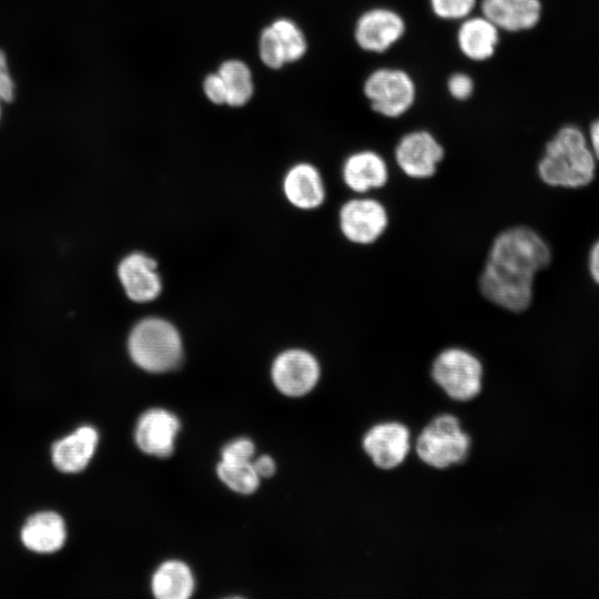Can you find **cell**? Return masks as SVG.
I'll return each mask as SVG.
<instances>
[{"instance_id": "cell-20", "label": "cell", "mask_w": 599, "mask_h": 599, "mask_svg": "<svg viewBox=\"0 0 599 599\" xmlns=\"http://www.w3.org/2000/svg\"><path fill=\"white\" fill-rule=\"evenodd\" d=\"M195 588L193 573L180 560L163 562L153 573L151 589L159 599H186Z\"/></svg>"}, {"instance_id": "cell-14", "label": "cell", "mask_w": 599, "mask_h": 599, "mask_svg": "<svg viewBox=\"0 0 599 599\" xmlns=\"http://www.w3.org/2000/svg\"><path fill=\"white\" fill-rule=\"evenodd\" d=\"M99 444L98 430L83 425L55 440L51 447L53 466L64 474L82 471L93 458Z\"/></svg>"}, {"instance_id": "cell-18", "label": "cell", "mask_w": 599, "mask_h": 599, "mask_svg": "<svg viewBox=\"0 0 599 599\" xmlns=\"http://www.w3.org/2000/svg\"><path fill=\"white\" fill-rule=\"evenodd\" d=\"M500 30L485 16H469L460 21L457 30V45L469 60L490 59L498 47Z\"/></svg>"}, {"instance_id": "cell-2", "label": "cell", "mask_w": 599, "mask_h": 599, "mask_svg": "<svg viewBox=\"0 0 599 599\" xmlns=\"http://www.w3.org/2000/svg\"><path fill=\"white\" fill-rule=\"evenodd\" d=\"M540 180L555 187H582L595 177L596 163L581 130L561 128L546 144L537 166Z\"/></svg>"}, {"instance_id": "cell-10", "label": "cell", "mask_w": 599, "mask_h": 599, "mask_svg": "<svg viewBox=\"0 0 599 599\" xmlns=\"http://www.w3.org/2000/svg\"><path fill=\"white\" fill-rule=\"evenodd\" d=\"M271 375L275 387L282 394L302 397L318 384L321 365L311 352L292 348L284 351L274 359Z\"/></svg>"}, {"instance_id": "cell-26", "label": "cell", "mask_w": 599, "mask_h": 599, "mask_svg": "<svg viewBox=\"0 0 599 599\" xmlns=\"http://www.w3.org/2000/svg\"><path fill=\"white\" fill-rule=\"evenodd\" d=\"M255 447L248 438H236L224 446L222 460L227 463L252 461Z\"/></svg>"}, {"instance_id": "cell-22", "label": "cell", "mask_w": 599, "mask_h": 599, "mask_svg": "<svg viewBox=\"0 0 599 599\" xmlns=\"http://www.w3.org/2000/svg\"><path fill=\"white\" fill-rule=\"evenodd\" d=\"M216 473L230 489L238 494H252L260 485V476L255 471L252 461L227 463L221 460L216 467Z\"/></svg>"}, {"instance_id": "cell-11", "label": "cell", "mask_w": 599, "mask_h": 599, "mask_svg": "<svg viewBox=\"0 0 599 599\" xmlns=\"http://www.w3.org/2000/svg\"><path fill=\"white\" fill-rule=\"evenodd\" d=\"M405 31V20L398 12L377 7L364 11L357 18L354 38L362 50L383 53L398 42Z\"/></svg>"}, {"instance_id": "cell-5", "label": "cell", "mask_w": 599, "mask_h": 599, "mask_svg": "<svg viewBox=\"0 0 599 599\" xmlns=\"http://www.w3.org/2000/svg\"><path fill=\"white\" fill-rule=\"evenodd\" d=\"M429 376L449 399L468 403L483 392L485 367L481 359L470 349L447 346L433 358Z\"/></svg>"}, {"instance_id": "cell-13", "label": "cell", "mask_w": 599, "mask_h": 599, "mask_svg": "<svg viewBox=\"0 0 599 599\" xmlns=\"http://www.w3.org/2000/svg\"><path fill=\"white\" fill-rule=\"evenodd\" d=\"M179 429L180 422L175 415L162 408H152L138 420L135 443L145 454L167 457L174 450Z\"/></svg>"}, {"instance_id": "cell-12", "label": "cell", "mask_w": 599, "mask_h": 599, "mask_svg": "<svg viewBox=\"0 0 599 599\" xmlns=\"http://www.w3.org/2000/svg\"><path fill=\"white\" fill-rule=\"evenodd\" d=\"M345 186L357 195L384 189L389 182V167L382 154L364 149L351 153L342 164Z\"/></svg>"}, {"instance_id": "cell-28", "label": "cell", "mask_w": 599, "mask_h": 599, "mask_svg": "<svg viewBox=\"0 0 599 599\" xmlns=\"http://www.w3.org/2000/svg\"><path fill=\"white\" fill-rule=\"evenodd\" d=\"M204 91L207 98L217 104L225 103V89L219 73L210 74L204 81Z\"/></svg>"}, {"instance_id": "cell-3", "label": "cell", "mask_w": 599, "mask_h": 599, "mask_svg": "<svg viewBox=\"0 0 599 599\" xmlns=\"http://www.w3.org/2000/svg\"><path fill=\"white\" fill-rule=\"evenodd\" d=\"M414 445L415 454L424 465L444 470L469 457L471 437L456 415L440 413L420 428Z\"/></svg>"}, {"instance_id": "cell-19", "label": "cell", "mask_w": 599, "mask_h": 599, "mask_svg": "<svg viewBox=\"0 0 599 599\" xmlns=\"http://www.w3.org/2000/svg\"><path fill=\"white\" fill-rule=\"evenodd\" d=\"M284 193L295 207L302 210L318 209L326 199L322 175L309 163H298L286 173Z\"/></svg>"}, {"instance_id": "cell-32", "label": "cell", "mask_w": 599, "mask_h": 599, "mask_svg": "<svg viewBox=\"0 0 599 599\" xmlns=\"http://www.w3.org/2000/svg\"><path fill=\"white\" fill-rule=\"evenodd\" d=\"M590 140L595 155L599 160V120L595 121L590 126Z\"/></svg>"}, {"instance_id": "cell-21", "label": "cell", "mask_w": 599, "mask_h": 599, "mask_svg": "<svg viewBox=\"0 0 599 599\" xmlns=\"http://www.w3.org/2000/svg\"><path fill=\"white\" fill-rule=\"evenodd\" d=\"M225 89V103L232 106L245 104L252 93L253 83L248 68L241 61L230 60L219 69Z\"/></svg>"}, {"instance_id": "cell-16", "label": "cell", "mask_w": 599, "mask_h": 599, "mask_svg": "<svg viewBox=\"0 0 599 599\" xmlns=\"http://www.w3.org/2000/svg\"><path fill=\"white\" fill-rule=\"evenodd\" d=\"M20 540L32 552L41 555L57 552L67 540L65 521L53 510L34 512L21 527Z\"/></svg>"}, {"instance_id": "cell-6", "label": "cell", "mask_w": 599, "mask_h": 599, "mask_svg": "<svg viewBox=\"0 0 599 599\" xmlns=\"http://www.w3.org/2000/svg\"><path fill=\"white\" fill-rule=\"evenodd\" d=\"M363 91L373 111L389 119L408 112L417 92L409 73L388 67L372 71L364 81Z\"/></svg>"}, {"instance_id": "cell-24", "label": "cell", "mask_w": 599, "mask_h": 599, "mask_svg": "<svg viewBox=\"0 0 599 599\" xmlns=\"http://www.w3.org/2000/svg\"><path fill=\"white\" fill-rule=\"evenodd\" d=\"M477 0H429L433 13L443 20H459L469 17Z\"/></svg>"}, {"instance_id": "cell-30", "label": "cell", "mask_w": 599, "mask_h": 599, "mask_svg": "<svg viewBox=\"0 0 599 599\" xmlns=\"http://www.w3.org/2000/svg\"><path fill=\"white\" fill-rule=\"evenodd\" d=\"M252 464L260 478L271 477L276 470L275 461L267 455L260 456Z\"/></svg>"}, {"instance_id": "cell-23", "label": "cell", "mask_w": 599, "mask_h": 599, "mask_svg": "<svg viewBox=\"0 0 599 599\" xmlns=\"http://www.w3.org/2000/svg\"><path fill=\"white\" fill-rule=\"evenodd\" d=\"M281 40L286 61L301 59L306 51V40L302 30L291 20L280 19L271 26Z\"/></svg>"}, {"instance_id": "cell-15", "label": "cell", "mask_w": 599, "mask_h": 599, "mask_svg": "<svg viewBox=\"0 0 599 599\" xmlns=\"http://www.w3.org/2000/svg\"><path fill=\"white\" fill-rule=\"evenodd\" d=\"M118 277L126 296L136 303L156 298L161 292V280L156 262L143 253L126 255L118 265Z\"/></svg>"}, {"instance_id": "cell-8", "label": "cell", "mask_w": 599, "mask_h": 599, "mask_svg": "<svg viewBox=\"0 0 599 599\" xmlns=\"http://www.w3.org/2000/svg\"><path fill=\"white\" fill-rule=\"evenodd\" d=\"M361 447L375 468L392 471L404 464L410 453L412 430L399 420L377 422L364 432Z\"/></svg>"}, {"instance_id": "cell-4", "label": "cell", "mask_w": 599, "mask_h": 599, "mask_svg": "<svg viewBox=\"0 0 599 599\" xmlns=\"http://www.w3.org/2000/svg\"><path fill=\"white\" fill-rule=\"evenodd\" d=\"M128 351L135 365L151 373L176 367L183 354L177 329L160 317L143 318L132 328Z\"/></svg>"}, {"instance_id": "cell-9", "label": "cell", "mask_w": 599, "mask_h": 599, "mask_svg": "<svg viewBox=\"0 0 599 599\" xmlns=\"http://www.w3.org/2000/svg\"><path fill=\"white\" fill-rule=\"evenodd\" d=\"M444 158L443 144L427 130L407 132L394 149V160L400 172L416 181L435 176Z\"/></svg>"}, {"instance_id": "cell-7", "label": "cell", "mask_w": 599, "mask_h": 599, "mask_svg": "<svg viewBox=\"0 0 599 599\" xmlns=\"http://www.w3.org/2000/svg\"><path fill=\"white\" fill-rule=\"evenodd\" d=\"M389 226L385 204L369 195H357L345 201L338 211V227L346 241L368 246L379 241Z\"/></svg>"}, {"instance_id": "cell-27", "label": "cell", "mask_w": 599, "mask_h": 599, "mask_svg": "<svg viewBox=\"0 0 599 599\" xmlns=\"http://www.w3.org/2000/svg\"><path fill=\"white\" fill-rule=\"evenodd\" d=\"M474 88L473 78L465 72H455L447 80L449 94L458 101L469 99L474 92Z\"/></svg>"}, {"instance_id": "cell-1", "label": "cell", "mask_w": 599, "mask_h": 599, "mask_svg": "<svg viewBox=\"0 0 599 599\" xmlns=\"http://www.w3.org/2000/svg\"><path fill=\"white\" fill-rule=\"evenodd\" d=\"M551 253L546 241L528 226H510L491 241L478 276L480 295L509 313L527 311L534 298V281L546 268Z\"/></svg>"}, {"instance_id": "cell-17", "label": "cell", "mask_w": 599, "mask_h": 599, "mask_svg": "<svg viewBox=\"0 0 599 599\" xmlns=\"http://www.w3.org/2000/svg\"><path fill=\"white\" fill-rule=\"evenodd\" d=\"M480 10L499 30L518 32L538 23L541 3L539 0H481Z\"/></svg>"}, {"instance_id": "cell-31", "label": "cell", "mask_w": 599, "mask_h": 599, "mask_svg": "<svg viewBox=\"0 0 599 599\" xmlns=\"http://www.w3.org/2000/svg\"><path fill=\"white\" fill-rule=\"evenodd\" d=\"M589 270L595 282L599 284V241L590 251Z\"/></svg>"}, {"instance_id": "cell-25", "label": "cell", "mask_w": 599, "mask_h": 599, "mask_svg": "<svg viewBox=\"0 0 599 599\" xmlns=\"http://www.w3.org/2000/svg\"><path fill=\"white\" fill-rule=\"evenodd\" d=\"M260 53L263 62L274 69L287 62L281 40L272 27L262 32Z\"/></svg>"}, {"instance_id": "cell-29", "label": "cell", "mask_w": 599, "mask_h": 599, "mask_svg": "<svg viewBox=\"0 0 599 599\" xmlns=\"http://www.w3.org/2000/svg\"><path fill=\"white\" fill-rule=\"evenodd\" d=\"M14 85L8 72L4 53L0 50V100L9 102L13 99Z\"/></svg>"}]
</instances>
